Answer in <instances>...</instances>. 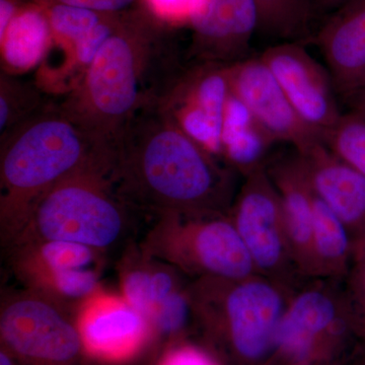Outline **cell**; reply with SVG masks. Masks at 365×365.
<instances>
[{"instance_id":"1","label":"cell","mask_w":365,"mask_h":365,"mask_svg":"<svg viewBox=\"0 0 365 365\" xmlns=\"http://www.w3.org/2000/svg\"><path fill=\"white\" fill-rule=\"evenodd\" d=\"M110 180L155 217L230 215L237 174L180 128L160 106L137 113L110 148Z\"/></svg>"},{"instance_id":"2","label":"cell","mask_w":365,"mask_h":365,"mask_svg":"<svg viewBox=\"0 0 365 365\" xmlns=\"http://www.w3.org/2000/svg\"><path fill=\"white\" fill-rule=\"evenodd\" d=\"M145 7L120 14L106 41L60 107L111 148L137 113L160 106L185 68L169 28Z\"/></svg>"},{"instance_id":"3","label":"cell","mask_w":365,"mask_h":365,"mask_svg":"<svg viewBox=\"0 0 365 365\" xmlns=\"http://www.w3.org/2000/svg\"><path fill=\"white\" fill-rule=\"evenodd\" d=\"M0 222L6 246L43 194L110 153L51 102L0 139Z\"/></svg>"},{"instance_id":"4","label":"cell","mask_w":365,"mask_h":365,"mask_svg":"<svg viewBox=\"0 0 365 365\" xmlns=\"http://www.w3.org/2000/svg\"><path fill=\"white\" fill-rule=\"evenodd\" d=\"M108 169L109 158L43 194L7 247L62 242L83 245L105 254L129 244L140 220L151 216L118 193Z\"/></svg>"},{"instance_id":"5","label":"cell","mask_w":365,"mask_h":365,"mask_svg":"<svg viewBox=\"0 0 365 365\" xmlns=\"http://www.w3.org/2000/svg\"><path fill=\"white\" fill-rule=\"evenodd\" d=\"M189 294L194 321L225 336L240 359L258 362L273 353L294 292L256 273L241 279L191 280Z\"/></svg>"},{"instance_id":"6","label":"cell","mask_w":365,"mask_h":365,"mask_svg":"<svg viewBox=\"0 0 365 365\" xmlns=\"http://www.w3.org/2000/svg\"><path fill=\"white\" fill-rule=\"evenodd\" d=\"M190 279H241L256 274L230 215L153 217L140 245Z\"/></svg>"},{"instance_id":"7","label":"cell","mask_w":365,"mask_h":365,"mask_svg":"<svg viewBox=\"0 0 365 365\" xmlns=\"http://www.w3.org/2000/svg\"><path fill=\"white\" fill-rule=\"evenodd\" d=\"M230 217L257 274L292 292L307 280L295 266L279 195L265 167L244 177Z\"/></svg>"},{"instance_id":"8","label":"cell","mask_w":365,"mask_h":365,"mask_svg":"<svg viewBox=\"0 0 365 365\" xmlns=\"http://www.w3.org/2000/svg\"><path fill=\"white\" fill-rule=\"evenodd\" d=\"M350 333L356 335L344 281L312 278L292 294L273 353L289 364L306 365Z\"/></svg>"},{"instance_id":"9","label":"cell","mask_w":365,"mask_h":365,"mask_svg":"<svg viewBox=\"0 0 365 365\" xmlns=\"http://www.w3.org/2000/svg\"><path fill=\"white\" fill-rule=\"evenodd\" d=\"M66 311L33 290L7 294L0 313L4 349L30 365H71L83 344Z\"/></svg>"},{"instance_id":"10","label":"cell","mask_w":365,"mask_h":365,"mask_svg":"<svg viewBox=\"0 0 365 365\" xmlns=\"http://www.w3.org/2000/svg\"><path fill=\"white\" fill-rule=\"evenodd\" d=\"M230 93L228 66L196 62L182 69L160 107L182 131L220 158L223 116Z\"/></svg>"},{"instance_id":"11","label":"cell","mask_w":365,"mask_h":365,"mask_svg":"<svg viewBox=\"0 0 365 365\" xmlns=\"http://www.w3.org/2000/svg\"><path fill=\"white\" fill-rule=\"evenodd\" d=\"M260 57L295 112L322 139L342 115L328 69L326 71L297 43L273 46Z\"/></svg>"},{"instance_id":"12","label":"cell","mask_w":365,"mask_h":365,"mask_svg":"<svg viewBox=\"0 0 365 365\" xmlns=\"http://www.w3.org/2000/svg\"><path fill=\"white\" fill-rule=\"evenodd\" d=\"M230 91L248 108L276 143L306 153L322 143L321 136L304 123L261 57L228 66Z\"/></svg>"},{"instance_id":"13","label":"cell","mask_w":365,"mask_h":365,"mask_svg":"<svg viewBox=\"0 0 365 365\" xmlns=\"http://www.w3.org/2000/svg\"><path fill=\"white\" fill-rule=\"evenodd\" d=\"M189 26L190 57L200 63L232 66L249 58L260 14L255 0H203Z\"/></svg>"},{"instance_id":"14","label":"cell","mask_w":365,"mask_h":365,"mask_svg":"<svg viewBox=\"0 0 365 365\" xmlns=\"http://www.w3.org/2000/svg\"><path fill=\"white\" fill-rule=\"evenodd\" d=\"M279 195L292 258L302 277L317 278L314 254V192L302 155L294 148L265 165Z\"/></svg>"},{"instance_id":"15","label":"cell","mask_w":365,"mask_h":365,"mask_svg":"<svg viewBox=\"0 0 365 365\" xmlns=\"http://www.w3.org/2000/svg\"><path fill=\"white\" fill-rule=\"evenodd\" d=\"M76 319L83 348L101 359L131 356L145 341L150 323L124 297L93 294L78 307Z\"/></svg>"},{"instance_id":"16","label":"cell","mask_w":365,"mask_h":365,"mask_svg":"<svg viewBox=\"0 0 365 365\" xmlns=\"http://www.w3.org/2000/svg\"><path fill=\"white\" fill-rule=\"evenodd\" d=\"M300 155L314 194L344 223L356 249L365 240V176L323 143Z\"/></svg>"},{"instance_id":"17","label":"cell","mask_w":365,"mask_h":365,"mask_svg":"<svg viewBox=\"0 0 365 365\" xmlns=\"http://www.w3.org/2000/svg\"><path fill=\"white\" fill-rule=\"evenodd\" d=\"M317 44L336 91L349 98L365 85V0L338 9L322 26Z\"/></svg>"},{"instance_id":"18","label":"cell","mask_w":365,"mask_h":365,"mask_svg":"<svg viewBox=\"0 0 365 365\" xmlns=\"http://www.w3.org/2000/svg\"><path fill=\"white\" fill-rule=\"evenodd\" d=\"M122 265L123 297L146 319L173 294L188 287L190 281L179 269L131 247Z\"/></svg>"},{"instance_id":"19","label":"cell","mask_w":365,"mask_h":365,"mask_svg":"<svg viewBox=\"0 0 365 365\" xmlns=\"http://www.w3.org/2000/svg\"><path fill=\"white\" fill-rule=\"evenodd\" d=\"M276 141L242 101L230 93L222 130L220 158L242 178L265 167Z\"/></svg>"},{"instance_id":"20","label":"cell","mask_w":365,"mask_h":365,"mask_svg":"<svg viewBox=\"0 0 365 365\" xmlns=\"http://www.w3.org/2000/svg\"><path fill=\"white\" fill-rule=\"evenodd\" d=\"M53 42V34L45 9L24 2L0 38L2 71L13 74L33 68L45 58Z\"/></svg>"},{"instance_id":"21","label":"cell","mask_w":365,"mask_h":365,"mask_svg":"<svg viewBox=\"0 0 365 365\" xmlns=\"http://www.w3.org/2000/svg\"><path fill=\"white\" fill-rule=\"evenodd\" d=\"M313 244L317 278L344 281L354 258V241L344 223L316 194Z\"/></svg>"},{"instance_id":"22","label":"cell","mask_w":365,"mask_h":365,"mask_svg":"<svg viewBox=\"0 0 365 365\" xmlns=\"http://www.w3.org/2000/svg\"><path fill=\"white\" fill-rule=\"evenodd\" d=\"M41 88L13 74H0V139L49 104Z\"/></svg>"},{"instance_id":"23","label":"cell","mask_w":365,"mask_h":365,"mask_svg":"<svg viewBox=\"0 0 365 365\" xmlns=\"http://www.w3.org/2000/svg\"><path fill=\"white\" fill-rule=\"evenodd\" d=\"M336 157L365 176V112L350 110L322 136Z\"/></svg>"},{"instance_id":"24","label":"cell","mask_w":365,"mask_h":365,"mask_svg":"<svg viewBox=\"0 0 365 365\" xmlns=\"http://www.w3.org/2000/svg\"><path fill=\"white\" fill-rule=\"evenodd\" d=\"M42 6L45 9L51 26L53 40L69 48L71 53L79 39L109 16L83 7L66 4H48Z\"/></svg>"},{"instance_id":"25","label":"cell","mask_w":365,"mask_h":365,"mask_svg":"<svg viewBox=\"0 0 365 365\" xmlns=\"http://www.w3.org/2000/svg\"><path fill=\"white\" fill-rule=\"evenodd\" d=\"M260 14V29L281 38L304 32L309 18L306 0H255Z\"/></svg>"},{"instance_id":"26","label":"cell","mask_w":365,"mask_h":365,"mask_svg":"<svg viewBox=\"0 0 365 365\" xmlns=\"http://www.w3.org/2000/svg\"><path fill=\"white\" fill-rule=\"evenodd\" d=\"M344 289L355 332L365 339V240L355 249Z\"/></svg>"},{"instance_id":"27","label":"cell","mask_w":365,"mask_h":365,"mask_svg":"<svg viewBox=\"0 0 365 365\" xmlns=\"http://www.w3.org/2000/svg\"><path fill=\"white\" fill-rule=\"evenodd\" d=\"M192 321L194 313L189 285L165 300L148 319L150 325L167 335L179 333Z\"/></svg>"},{"instance_id":"28","label":"cell","mask_w":365,"mask_h":365,"mask_svg":"<svg viewBox=\"0 0 365 365\" xmlns=\"http://www.w3.org/2000/svg\"><path fill=\"white\" fill-rule=\"evenodd\" d=\"M120 14H109L102 23L98 24L74 45L72 66L76 67V71H81V76L95 60L106 41L114 33Z\"/></svg>"},{"instance_id":"29","label":"cell","mask_w":365,"mask_h":365,"mask_svg":"<svg viewBox=\"0 0 365 365\" xmlns=\"http://www.w3.org/2000/svg\"><path fill=\"white\" fill-rule=\"evenodd\" d=\"M203 0H143V6L170 26L189 25Z\"/></svg>"},{"instance_id":"30","label":"cell","mask_w":365,"mask_h":365,"mask_svg":"<svg viewBox=\"0 0 365 365\" xmlns=\"http://www.w3.org/2000/svg\"><path fill=\"white\" fill-rule=\"evenodd\" d=\"M40 6L48 4H66L83 7L105 14H119L133 11L143 6V0H23Z\"/></svg>"},{"instance_id":"31","label":"cell","mask_w":365,"mask_h":365,"mask_svg":"<svg viewBox=\"0 0 365 365\" xmlns=\"http://www.w3.org/2000/svg\"><path fill=\"white\" fill-rule=\"evenodd\" d=\"M163 365H215L207 355L194 348L186 347L170 353Z\"/></svg>"},{"instance_id":"32","label":"cell","mask_w":365,"mask_h":365,"mask_svg":"<svg viewBox=\"0 0 365 365\" xmlns=\"http://www.w3.org/2000/svg\"><path fill=\"white\" fill-rule=\"evenodd\" d=\"M348 101L351 104V109L365 112V85L348 98Z\"/></svg>"},{"instance_id":"33","label":"cell","mask_w":365,"mask_h":365,"mask_svg":"<svg viewBox=\"0 0 365 365\" xmlns=\"http://www.w3.org/2000/svg\"><path fill=\"white\" fill-rule=\"evenodd\" d=\"M349 1L351 0H314V4L322 11H337Z\"/></svg>"},{"instance_id":"34","label":"cell","mask_w":365,"mask_h":365,"mask_svg":"<svg viewBox=\"0 0 365 365\" xmlns=\"http://www.w3.org/2000/svg\"><path fill=\"white\" fill-rule=\"evenodd\" d=\"M0 365H14L11 355L6 349H2L0 353Z\"/></svg>"},{"instance_id":"35","label":"cell","mask_w":365,"mask_h":365,"mask_svg":"<svg viewBox=\"0 0 365 365\" xmlns=\"http://www.w3.org/2000/svg\"><path fill=\"white\" fill-rule=\"evenodd\" d=\"M359 365H365V361L360 362Z\"/></svg>"}]
</instances>
